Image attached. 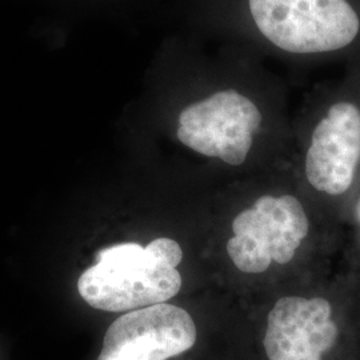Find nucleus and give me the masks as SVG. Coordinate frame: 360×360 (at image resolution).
Masks as SVG:
<instances>
[{
  "instance_id": "39448f33",
  "label": "nucleus",
  "mask_w": 360,
  "mask_h": 360,
  "mask_svg": "<svg viewBox=\"0 0 360 360\" xmlns=\"http://www.w3.org/2000/svg\"><path fill=\"white\" fill-rule=\"evenodd\" d=\"M196 326L167 303L129 311L110 326L98 360H167L193 347Z\"/></svg>"
},
{
  "instance_id": "f03ea898",
  "label": "nucleus",
  "mask_w": 360,
  "mask_h": 360,
  "mask_svg": "<svg viewBox=\"0 0 360 360\" xmlns=\"http://www.w3.org/2000/svg\"><path fill=\"white\" fill-rule=\"evenodd\" d=\"M248 4L259 31L284 51H338L359 34V16L347 0H248Z\"/></svg>"
},
{
  "instance_id": "20e7f679",
  "label": "nucleus",
  "mask_w": 360,
  "mask_h": 360,
  "mask_svg": "<svg viewBox=\"0 0 360 360\" xmlns=\"http://www.w3.org/2000/svg\"><path fill=\"white\" fill-rule=\"evenodd\" d=\"M262 124L255 103L235 90L188 105L179 116L178 139L199 154L240 166Z\"/></svg>"
},
{
  "instance_id": "7ed1b4c3",
  "label": "nucleus",
  "mask_w": 360,
  "mask_h": 360,
  "mask_svg": "<svg viewBox=\"0 0 360 360\" xmlns=\"http://www.w3.org/2000/svg\"><path fill=\"white\" fill-rule=\"evenodd\" d=\"M307 214L292 195H264L232 221L226 250L236 269L262 274L272 262L287 264L309 233Z\"/></svg>"
},
{
  "instance_id": "f257e3e1",
  "label": "nucleus",
  "mask_w": 360,
  "mask_h": 360,
  "mask_svg": "<svg viewBox=\"0 0 360 360\" xmlns=\"http://www.w3.org/2000/svg\"><path fill=\"white\" fill-rule=\"evenodd\" d=\"M98 263L77 282L79 294L91 307L108 312L135 311L166 303L181 288L183 252L169 238L147 247L122 243L98 252Z\"/></svg>"
},
{
  "instance_id": "6e6552de",
  "label": "nucleus",
  "mask_w": 360,
  "mask_h": 360,
  "mask_svg": "<svg viewBox=\"0 0 360 360\" xmlns=\"http://www.w3.org/2000/svg\"><path fill=\"white\" fill-rule=\"evenodd\" d=\"M358 214H359V218H360V203H359V207H358Z\"/></svg>"
},
{
  "instance_id": "0eeeda50",
  "label": "nucleus",
  "mask_w": 360,
  "mask_h": 360,
  "mask_svg": "<svg viewBox=\"0 0 360 360\" xmlns=\"http://www.w3.org/2000/svg\"><path fill=\"white\" fill-rule=\"evenodd\" d=\"M360 162V110L348 102L328 110L312 134L306 156L309 184L330 195L351 187Z\"/></svg>"
},
{
  "instance_id": "423d86ee",
  "label": "nucleus",
  "mask_w": 360,
  "mask_h": 360,
  "mask_svg": "<svg viewBox=\"0 0 360 360\" xmlns=\"http://www.w3.org/2000/svg\"><path fill=\"white\" fill-rule=\"evenodd\" d=\"M338 339L328 300L284 296L267 316L263 345L269 360H323Z\"/></svg>"
}]
</instances>
